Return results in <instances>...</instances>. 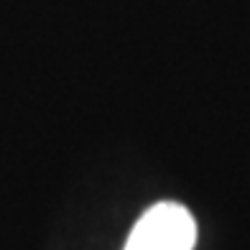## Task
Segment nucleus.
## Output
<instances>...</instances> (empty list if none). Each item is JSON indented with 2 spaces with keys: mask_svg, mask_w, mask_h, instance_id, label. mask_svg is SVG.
<instances>
[{
  "mask_svg": "<svg viewBox=\"0 0 250 250\" xmlns=\"http://www.w3.org/2000/svg\"><path fill=\"white\" fill-rule=\"evenodd\" d=\"M197 222L187 207L161 202L143 212L123 250H194Z\"/></svg>",
  "mask_w": 250,
  "mask_h": 250,
  "instance_id": "1",
  "label": "nucleus"
}]
</instances>
